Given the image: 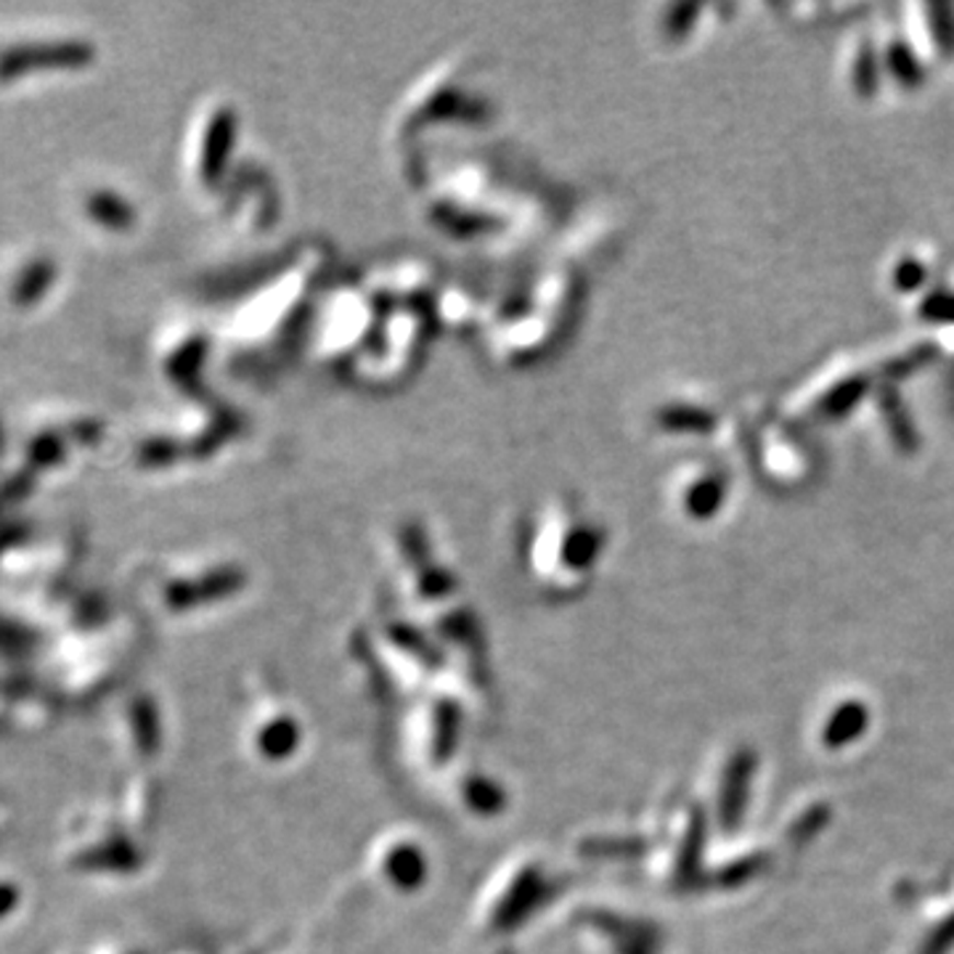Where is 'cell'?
<instances>
[{
	"label": "cell",
	"instance_id": "cell-2",
	"mask_svg": "<svg viewBox=\"0 0 954 954\" xmlns=\"http://www.w3.org/2000/svg\"><path fill=\"white\" fill-rule=\"evenodd\" d=\"M327 241L310 239L286 252L276 269L260 276L213 329L218 353L247 366H265L279 350L297 342L321 300L332 273Z\"/></svg>",
	"mask_w": 954,
	"mask_h": 954
},
{
	"label": "cell",
	"instance_id": "cell-1",
	"mask_svg": "<svg viewBox=\"0 0 954 954\" xmlns=\"http://www.w3.org/2000/svg\"><path fill=\"white\" fill-rule=\"evenodd\" d=\"M422 218L438 237L482 252L536 245L552 223V183L493 149L419 151L400 159Z\"/></svg>",
	"mask_w": 954,
	"mask_h": 954
},
{
	"label": "cell",
	"instance_id": "cell-4",
	"mask_svg": "<svg viewBox=\"0 0 954 954\" xmlns=\"http://www.w3.org/2000/svg\"><path fill=\"white\" fill-rule=\"evenodd\" d=\"M499 106L486 86L473 56H451L422 75L400 99L390 120V141L400 157L419 138L441 136L445 130H491Z\"/></svg>",
	"mask_w": 954,
	"mask_h": 954
},
{
	"label": "cell",
	"instance_id": "cell-5",
	"mask_svg": "<svg viewBox=\"0 0 954 954\" xmlns=\"http://www.w3.org/2000/svg\"><path fill=\"white\" fill-rule=\"evenodd\" d=\"M241 112L237 101L213 93L196 112L186 144V175L205 196H218L241 164Z\"/></svg>",
	"mask_w": 954,
	"mask_h": 954
},
{
	"label": "cell",
	"instance_id": "cell-3",
	"mask_svg": "<svg viewBox=\"0 0 954 954\" xmlns=\"http://www.w3.org/2000/svg\"><path fill=\"white\" fill-rule=\"evenodd\" d=\"M581 284L568 263L536 265L531 276L488 297L480 337L486 355L504 368L533 366L549 359L578 316Z\"/></svg>",
	"mask_w": 954,
	"mask_h": 954
}]
</instances>
